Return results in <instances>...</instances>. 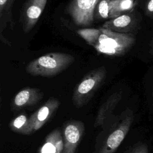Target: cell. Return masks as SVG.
Returning <instances> with one entry per match:
<instances>
[{
  "instance_id": "obj_1",
  "label": "cell",
  "mask_w": 153,
  "mask_h": 153,
  "mask_svg": "<svg viewBox=\"0 0 153 153\" xmlns=\"http://www.w3.org/2000/svg\"><path fill=\"white\" fill-rule=\"evenodd\" d=\"M76 33L98 53L109 57L125 55L136 43V35L118 33L101 27L84 28Z\"/></svg>"
},
{
  "instance_id": "obj_2",
  "label": "cell",
  "mask_w": 153,
  "mask_h": 153,
  "mask_svg": "<svg viewBox=\"0 0 153 153\" xmlns=\"http://www.w3.org/2000/svg\"><path fill=\"white\" fill-rule=\"evenodd\" d=\"M74 61L75 57L72 54L49 53L30 62L26 67V71L34 76L53 77L66 70Z\"/></svg>"
},
{
  "instance_id": "obj_3",
  "label": "cell",
  "mask_w": 153,
  "mask_h": 153,
  "mask_svg": "<svg viewBox=\"0 0 153 153\" xmlns=\"http://www.w3.org/2000/svg\"><path fill=\"white\" fill-rule=\"evenodd\" d=\"M133 120V112L128 108L120 115L114 116L106 127L109 133L102 141L97 153H114L130 130Z\"/></svg>"
},
{
  "instance_id": "obj_4",
  "label": "cell",
  "mask_w": 153,
  "mask_h": 153,
  "mask_svg": "<svg viewBox=\"0 0 153 153\" xmlns=\"http://www.w3.org/2000/svg\"><path fill=\"white\" fill-rule=\"evenodd\" d=\"M107 75V70L102 66L89 71L75 85L72 101L76 108L86 105L102 85Z\"/></svg>"
},
{
  "instance_id": "obj_5",
  "label": "cell",
  "mask_w": 153,
  "mask_h": 153,
  "mask_svg": "<svg viewBox=\"0 0 153 153\" xmlns=\"http://www.w3.org/2000/svg\"><path fill=\"white\" fill-rule=\"evenodd\" d=\"M143 16L137 8L110 19L102 24V28L121 33H132L136 35L142 27Z\"/></svg>"
},
{
  "instance_id": "obj_6",
  "label": "cell",
  "mask_w": 153,
  "mask_h": 153,
  "mask_svg": "<svg viewBox=\"0 0 153 153\" xmlns=\"http://www.w3.org/2000/svg\"><path fill=\"white\" fill-rule=\"evenodd\" d=\"M100 0H71L65 8L74 23L79 26H88L94 22V11Z\"/></svg>"
},
{
  "instance_id": "obj_7",
  "label": "cell",
  "mask_w": 153,
  "mask_h": 153,
  "mask_svg": "<svg viewBox=\"0 0 153 153\" xmlns=\"http://www.w3.org/2000/svg\"><path fill=\"white\" fill-rule=\"evenodd\" d=\"M84 130V124L80 120H70L66 122L62 130L63 139L62 153H75L82 140Z\"/></svg>"
},
{
  "instance_id": "obj_8",
  "label": "cell",
  "mask_w": 153,
  "mask_h": 153,
  "mask_svg": "<svg viewBox=\"0 0 153 153\" xmlns=\"http://www.w3.org/2000/svg\"><path fill=\"white\" fill-rule=\"evenodd\" d=\"M48 0H26L20 16L24 33H29L39 19Z\"/></svg>"
},
{
  "instance_id": "obj_9",
  "label": "cell",
  "mask_w": 153,
  "mask_h": 153,
  "mask_svg": "<svg viewBox=\"0 0 153 153\" xmlns=\"http://www.w3.org/2000/svg\"><path fill=\"white\" fill-rule=\"evenodd\" d=\"M60 102L54 97H50L37 111L29 116V122L32 133L44 126L57 111Z\"/></svg>"
},
{
  "instance_id": "obj_10",
  "label": "cell",
  "mask_w": 153,
  "mask_h": 153,
  "mask_svg": "<svg viewBox=\"0 0 153 153\" xmlns=\"http://www.w3.org/2000/svg\"><path fill=\"white\" fill-rule=\"evenodd\" d=\"M44 97V93L38 88L26 87L20 90L13 97L11 103L13 111H18L23 108L38 104Z\"/></svg>"
},
{
  "instance_id": "obj_11",
  "label": "cell",
  "mask_w": 153,
  "mask_h": 153,
  "mask_svg": "<svg viewBox=\"0 0 153 153\" xmlns=\"http://www.w3.org/2000/svg\"><path fill=\"white\" fill-rule=\"evenodd\" d=\"M122 96L121 91L115 92L101 105L95 118L94 127H105L106 121L113 117L112 112L121 100Z\"/></svg>"
},
{
  "instance_id": "obj_12",
  "label": "cell",
  "mask_w": 153,
  "mask_h": 153,
  "mask_svg": "<svg viewBox=\"0 0 153 153\" xmlns=\"http://www.w3.org/2000/svg\"><path fill=\"white\" fill-rule=\"evenodd\" d=\"M11 0H0V40L8 46H11V42L3 35V32L9 23L13 30L15 23L13 19Z\"/></svg>"
},
{
  "instance_id": "obj_13",
  "label": "cell",
  "mask_w": 153,
  "mask_h": 153,
  "mask_svg": "<svg viewBox=\"0 0 153 153\" xmlns=\"http://www.w3.org/2000/svg\"><path fill=\"white\" fill-rule=\"evenodd\" d=\"M63 148L62 133L59 128L51 131L45 138L39 153H62Z\"/></svg>"
},
{
  "instance_id": "obj_14",
  "label": "cell",
  "mask_w": 153,
  "mask_h": 153,
  "mask_svg": "<svg viewBox=\"0 0 153 153\" xmlns=\"http://www.w3.org/2000/svg\"><path fill=\"white\" fill-rule=\"evenodd\" d=\"M139 3V0H112L110 19L134 10Z\"/></svg>"
},
{
  "instance_id": "obj_15",
  "label": "cell",
  "mask_w": 153,
  "mask_h": 153,
  "mask_svg": "<svg viewBox=\"0 0 153 153\" xmlns=\"http://www.w3.org/2000/svg\"><path fill=\"white\" fill-rule=\"evenodd\" d=\"M10 129L18 134L30 135L33 134L30 122L29 117L25 114H22L13 119L8 124Z\"/></svg>"
},
{
  "instance_id": "obj_16",
  "label": "cell",
  "mask_w": 153,
  "mask_h": 153,
  "mask_svg": "<svg viewBox=\"0 0 153 153\" xmlns=\"http://www.w3.org/2000/svg\"><path fill=\"white\" fill-rule=\"evenodd\" d=\"M112 0H100L94 11V19L97 20L110 19Z\"/></svg>"
},
{
  "instance_id": "obj_17",
  "label": "cell",
  "mask_w": 153,
  "mask_h": 153,
  "mask_svg": "<svg viewBox=\"0 0 153 153\" xmlns=\"http://www.w3.org/2000/svg\"><path fill=\"white\" fill-rule=\"evenodd\" d=\"M139 5L143 15L149 22H153V0H139Z\"/></svg>"
},
{
  "instance_id": "obj_18",
  "label": "cell",
  "mask_w": 153,
  "mask_h": 153,
  "mask_svg": "<svg viewBox=\"0 0 153 153\" xmlns=\"http://www.w3.org/2000/svg\"><path fill=\"white\" fill-rule=\"evenodd\" d=\"M124 153H148V147L146 143L138 142L128 148Z\"/></svg>"
},
{
  "instance_id": "obj_19",
  "label": "cell",
  "mask_w": 153,
  "mask_h": 153,
  "mask_svg": "<svg viewBox=\"0 0 153 153\" xmlns=\"http://www.w3.org/2000/svg\"><path fill=\"white\" fill-rule=\"evenodd\" d=\"M147 55L148 56V60H153V33L148 36V40L146 44Z\"/></svg>"
},
{
  "instance_id": "obj_20",
  "label": "cell",
  "mask_w": 153,
  "mask_h": 153,
  "mask_svg": "<svg viewBox=\"0 0 153 153\" xmlns=\"http://www.w3.org/2000/svg\"><path fill=\"white\" fill-rule=\"evenodd\" d=\"M152 105H153V88H152Z\"/></svg>"
},
{
  "instance_id": "obj_21",
  "label": "cell",
  "mask_w": 153,
  "mask_h": 153,
  "mask_svg": "<svg viewBox=\"0 0 153 153\" xmlns=\"http://www.w3.org/2000/svg\"><path fill=\"white\" fill-rule=\"evenodd\" d=\"M16 1V0H11L12 4H14V1Z\"/></svg>"
}]
</instances>
